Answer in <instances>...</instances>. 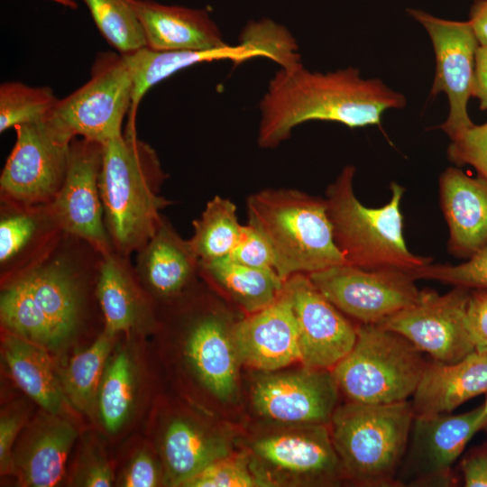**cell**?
Masks as SVG:
<instances>
[{
	"mask_svg": "<svg viewBox=\"0 0 487 487\" xmlns=\"http://www.w3.org/2000/svg\"><path fill=\"white\" fill-rule=\"evenodd\" d=\"M405 106L403 94L381 79L363 78L356 68L327 73L312 72L302 63L280 68L260 102L257 142L262 148H275L309 121L349 128L380 125L387 110Z\"/></svg>",
	"mask_w": 487,
	"mask_h": 487,
	"instance_id": "obj_1",
	"label": "cell"
},
{
	"mask_svg": "<svg viewBox=\"0 0 487 487\" xmlns=\"http://www.w3.org/2000/svg\"><path fill=\"white\" fill-rule=\"evenodd\" d=\"M165 174L156 152L125 130L103 144L99 191L114 251L127 256L154 234L170 202L159 195Z\"/></svg>",
	"mask_w": 487,
	"mask_h": 487,
	"instance_id": "obj_2",
	"label": "cell"
},
{
	"mask_svg": "<svg viewBox=\"0 0 487 487\" xmlns=\"http://www.w3.org/2000/svg\"><path fill=\"white\" fill-rule=\"evenodd\" d=\"M248 224L267 241L274 270L286 280L346 263L333 234L325 198L289 188H268L246 201Z\"/></svg>",
	"mask_w": 487,
	"mask_h": 487,
	"instance_id": "obj_3",
	"label": "cell"
},
{
	"mask_svg": "<svg viewBox=\"0 0 487 487\" xmlns=\"http://www.w3.org/2000/svg\"><path fill=\"white\" fill-rule=\"evenodd\" d=\"M354 173L355 168L346 165L327 187L325 198L334 239L346 263L409 273L432 262V258L414 254L406 245L400 212L404 188L392 182L390 200L380 207H368L355 196Z\"/></svg>",
	"mask_w": 487,
	"mask_h": 487,
	"instance_id": "obj_4",
	"label": "cell"
},
{
	"mask_svg": "<svg viewBox=\"0 0 487 487\" xmlns=\"http://www.w3.org/2000/svg\"><path fill=\"white\" fill-rule=\"evenodd\" d=\"M414 412L408 400L389 404L351 402L339 406L329 423L344 474L367 487L398 485Z\"/></svg>",
	"mask_w": 487,
	"mask_h": 487,
	"instance_id": "obj_5",
	"label": "cell"
},
{
	"mask_svg": "<svg viewBox=\"0 0 487 487\" xmlns=\"http://www.w3.org/2000/svg\"><path fill=\"white\" fill-rule=\"evenodd\" d=\"M421 353L394 331L359 324L354 347L332 372L351 402H400L413 395L427 364Z\"/></svg>",
	"mask_w": 487,
	"mask_h": 487,
	"instance_id": "obj_6",
	"label": "cell"
},
{
	"mask_svg": "<svg viewBox=\"0 0 487 487\" xmlns=\"http://www.w3.org/2000/svg\"><path fill=\"white\" fill-rule=\"evenodd\" d=\"M123 56L133 82L126 127L131 131H136V113L145 93L181 69L201 62L230 60L241 63L256 57H266L278 63L280 68H290L301 62L298 44L291 33L270 19L249 23L243 31L239 43L234 46L174 51H157L144 47Z\"/></svg>",
	"mask_w": 487,
	"mask_h": 487,
	"instance_id": "obj_7",
	"label": "cell"
},
{
	"mask_svg": "<svg viewBox=\"0 0 487 487\" xmlns=\"http://www.w3.org/2000/svg\"><path fill=\"white\" fill-rule=\"evenodd\" d=\"M14 128L16 141L0 177L2 201L25 207L49 204L63 184L75 137L49 116Z\"/></svg>",
	"mask_w": 487,
	"mask_h": 487,
	"instance_id": "obj_8",
	"label": "cell"
},
{
	"mask_svg": "<svg viewBox=\"0 0 487 487\" xmlns=\"http://www.w3.org/2000/svg\"><path fill=\"white\" fill-rule=\"evenodd\" d=\"M133 89V78L124 57L109 51L99 53L89 80L60 99L49 117L74 137L80 135L104 144L122 134Z\"/></svg>",
	"mask_w": 487,
	"mask_h": 487,
	"instance_id": "obj_9",
	"label": "cell"
},
{
	"mask_svg": "<svg viewBox=\"0 0 487 487\" xmlns=\"http://www.w3.org/2000/svg\"><path fill=\"white\" fill-rule=\"evenodd\" d=\"M317 289L340 311L359 324H380L420 301L418 289L407 271L366 270L343 263L308 274Z\"/></svg>",
	"mask_w": 487,
	"mask_h": 487,
	"instance_id": "obj_10",
	"label": "cell"
},
{
	"mask_svg": "<svg viewBox=\"0 0 487 487\" xmlns=\"http://www.w3.org/2000/svg\"><path fill=\"white\" fill-rule=\"evenodd\" d=\"M57 244L5 283L25 300L60 347L74 334L80 321L83 279L76 261L56 252Z\"/></svg>",
	"mask_w": 487,
	"mask_h": 487,
	"instance_id": "obj_11",
	"label": "cell"
},
{
	"mask_svg": "<svg viewBox=\"0 0 487 487\" xmlns=\"http://www.w3.org/2000/svg\"><path fill=\"white\" fill-rule=\"evenodd\" d=\"M102 159L103 143L75 137L63 184L49 203L60 230L83 240L101 256L114 251L99 191Z\"/></svg>",
	"mask_w": 487,
	"mask_h": 487,
	"instance_id": "obj_12",
	"label": "cell"
},
{
	"mask_svg": "<svg viewBox=\"0 0 487 487\" xmlns=\"http://www.w3.org/2000/svg\"><path fill=\"white\" fill-rule=\"evenodd\" d=\"M408 13L425 28L431 40L436 75L430 95L445 93L448 98L449 113L439 128L451 138L473 124L467 106L473 96L479 42L468 21L445 20L417 9H409Z\"/></svg>",
	"mask_w": 487,
	"mask_h": 487,
	"instance_id": "obj_13",
	"label": "cell"
},
{
	"mask_svg": "<svg viewBox=\"0 0 487 487\" xmlns=\"http://www.w3.org/2000/svg\"><path fill=\"white\" fill-rule=\"evenodd\" d=\"M469 294L461 287L444 295L427 289L420 301L376 325L401 335L434 361L453 363L475 351L465 323Z\"/></svg>",
	"mask_w": 487,
	"mask_h": 487,
	"instance_id": "obj_14",
	"label": "cell"
},
{
	"mask_svg": "<svg viewBox=\"0 0 487 487\" xmlns=\"http://www.w3.org/2000/svg\"><path fill=\"white\" fill-rule=\"evenodd\" d=\"M283 289L295 315L304 367L332 370L354 345L357 326L312 283L308 274L288 278Z\"/></svg>",
	"mask_w": 487,
	"mask_h": 487,
	"instance_id": "obj_15",
	"label": "cell"
},
{
	"mask_svg": "<svg viewBox=\"0 0 487 487\" xmlns=\"http://www.w3.org/2000/svg\"><path fill=\"white\" fill-rule=\"evenodd\" d=\"M339 388L332 370L307 368L258 380L252 393L256 411L286 425H329Z\"/></svg>",
	"mask_w": 487,
	"mask_h": 487,
	"instance_id": "obj_16",
	"label": "cell"
},
{
	"mask_svg": "<svg viewBox=\"0 0 487 487\" xmlns=\"http://www.w3.org/2000/svg\"><path fill=\"white\" fill-rule=\"evenodd\" d=\"M487 426L484 405L459 415L415 417L408 465L409 485L453 482L452 465L482 427Z\"/></svg>",
	"mask_w": 487,
	"mask_h": 487,
	"instance_id": "obj_17",
	"label": "cell"
},
{
	"mask_svg": "<svg viewBox=\"0 0 487 487\" xmlns=\"http://www.w3.org/2000/svg\"><path fill=\"white\" fill-rule=\"evenodd\" d=\"M328 425H295L258 438L255 455L300 483L331 485L345 476Z\"/></svg>",
	"mask_w": 487,
	"mask_h": 487,
	"instance_id": "obj_18",
	"label": "cell"
},
{
	"mask_svg": "<svg viewBox=\"0 0 487 487\" xmlns=\"http://www.w3.org/2000/svg\"><path fill=\"white\" fill-rule=\"evenodd\" d=\"M231 334L239 361L248 366L274 372L300 361L297 322L283 288L272 304L234 322Z\"/></svg>",
	"mask_w": 487,
	"mask_h": 487,
	"instance_id": "obj_19",
	"label": "cell"
},
{
	"mask_svg": "<svg viewBox=\"0 0 487 487\" xmlns=\"http://www.w3.org/2000/svg\"><path fill=\"white\" fill-rule=\"evenodd\" d=\"M439 200L450 253L469 258L487 245V180L449 167L439 177Z\"/></svg>",
	"mask_w": 487,
	"mask_h": 487,
	"instance_id": "obj_20",
	"label": "cell"
},
{
	"mask_svg": "<svg viewBox=\"0 0 487 487\" xmlns=\"http://www.w3.org/2000/svg\"><path fill=\"white\" fill-rule=\"evenodd\" d=\"M232 322L223 312L208 311L190 322L186 355L201 383L215 396L227 400L236 391L239 361L232 338Z\"/></svg>",
	"mask_w": 487,
	"mask_h": 487,
	"instance_id": "obj_21",
	"label": "cell"
},
{
	"mask_svg": "<svg viewBox=\"0 0 487 487\" xmlns=\"http://www.w3.org/2000/svg\"><path fill=\"white\" fill-rule=\"evenodd\" d=\"M133 5L150 50L207 51L229 45L205 10L152 0H133Z\"/></svg>",
	"mask_w": 487,
	"mask_h": 487,
	"instance_id": "obj_22",
	"label": "cell"
},
{
	"mask_svg": "<svg viewBox=\"0 0 487 487\" xmlns=\"http://www.w3.org/2000/svg\"><path fill=\"white\" fill-rule=\"evenodd\" d=\"M77 436L76 428L60 416L46 412L38 418L13 452L14 473L22 485L51 487L59 483Z\"/></svg>",
	"mask_w": 487,
	"mask_h": 487,
	"instance_id": "obj_23",
	"label": "cell"
},
{
	"mask_svg": "<svg viewBox=\"0 0 487 487\" xmlns=\"http://www.w3.org/2000/svg\"><path fill=\"white\" fill-rule=\"evenodd\" d=\"M482 393H487V352L473 351L453 363H427L411 406L415 417L436 416Z\"/></svg>",
	"mask_w": 487,
	"mask_h": 487,
	"instance_id": "obj_24",
	"label": "cell"
},
{
	"mask_svg": "<svg viewBox=\"0 0 487 487\" xmlns=\"http://www.w3.org/2000/svg\"><path fill=\"white\" fill-rule=\"evenodd\" d=\"M134 271L152 295L170 299L180 294L199 272V260L189 240H184L162 218L154 234L138 251Z\"/></svg>",
	"mask_w": 487,
	"mask_h": 487,
	"instance_id": "obj_25",
	"label": "cell"
},
{
	"mask_svg": "<svg viewBox=\"0 0 487 487\" xmlns=\"http://www.w3.org/2000/svg\"><path fill=\"white\" fill-rule=\"evenodd\" d=\"M5 204L0 219L1 271L12 269L19 272L49 252L57 244L59 233L63 232L49 204Z\"/></svg>",
	"mask_w": 487,
	"mask_h": 487,
	"instance_id": "obj_26",
	"label": "cell"
},
{
	"mask_svg": "<svg viewBox=\"0 0 487 487\" xmlns=\"http://www.w3.org/2000/svg\"><path fill=\"white\" fill-rule=\"evenodd\" d=\"M166 482L183 484L210 464L230 455L228 442L185 418H175L161 438Z\"/></svg>",
	"mask_w": 487,
	"mask_h": 487,
	"instance_id": "obj_27",
	"label": "cell"
},
{
	"mask_svg": "<svg viewBox=\"0 0 487 487\" xmlns=\"http://www.w3.org/2000/svg\"><path fill=\"white\" fill-rule=\"evenodd\" d=\"M101 257L96 297L105 317L104 332L115 336L142 322L148 309L127 256L111 251Z\"/></svg>",
	"mask_w": 487,
	"mask_h": 487,
	"instance_id": "obj_28",
	"label": "cell"
},
{
	"mask_svg": "<svg viewBox=\"0 0 487 487\" xmlns=\"http://www.w3.org/2000/svg\"><path fill=\"white\" fill-rule=\"evenodd\" d=\"M2 352L19 388L45 412L60 416L68 400L47 349L5 331Z\"/></svg>",
	"mask_w": 487,
	"mask_h": 487,
	"instance_id": "obj_29",
	"label": "cell"
},
{
	"mask_svg": "<svg viewBox=\"0 0 487 487\" xmlns=\"http://www.w3.org/2000/svg\"><path fill=\"white\" fill-rule=\"evenodd\" d=\"M199 273L247 315L272 304L285 281L272 268L249 267L228 257L199 262Z\"/></svg>",
	"mask_w": 487,
	"mask_h": 487,
	"instance_id": "obj_30",
	"label": "cell"
},
{
	"mask_svg": "<svg viewBox=\"0 0 487 487\" xmlns=\"http://www.w3.org/2000/svg\"><path fill=\"white\" fill-rule=\"evenodd\" d=\"M113 338L103 332L88 348L70 359L60 376L68 402L88 417L97 410L98 391Z\"/></svg>",
	"mask_w": 487,
	"mask_h": 487,
	"instance_id": "obj_31",
	"label": "cell"
},
{
	"mask_svg": "<svg viewBox=\"0 0 487 487\" xmlns=\"http://www.w3.org/2000/svg\"><path fill=\"white\" fill-rule=\"evenodd\" d=\"M192 225L194 231L189 243L199 262L227 257L236 245L243 227L235 205L220 196L207 203L200 217Z\"/></svg>",
	"mask_w": 487,
	"mask_h": 487,
	"instance_id": "obj_32",
	"label": "cell"
},
{
	"mask_svg": "<svg viewBox=\"0 0 487 487\" xmlns=\"http://www.w3.org/2000/svg\"><path fill=\"white\" fill-rule=\"evenodd\" d=\"M133 361L125 351L117 352L106 366L97 396V411L110 433L122 428L130 417L135 397Z\"/></svg>",
	"mask_w": 487,
	"mask_h": 487,
	"instance_id": "obj_33",
	"label": "cell"
},
{
	"mask_svg": "<svg viewBox=\"0 0 487 487\" xmlns=\"http://www.w3.org/2000/svg\"><path fill=\"white\" fill-rule=\"evenodd\" d=\"M103 35L118 53L127 55L146 47L133 0H82Z\"/></svg>",
	"mask_w": 487,
	"mask_h": 487,
	"instance_id": "obj_34",
	"label": "cell"
},
{
	"mask_svg": "<svg viewBox=\"0 0 487 487\" xmlns=\"http://www.w3.org/2000/svg\"><path fill=\"white\" fill-rule=\"evenodd\" d=\"M60 99L49 87L10 81L0 86V132L45 120Z\"/></svg>",
	"mask_w": 487,
	"mask_h": 487,
	"instance_id": "obj_35",
	"label": "cell"
},
{
	"mask_svg": "<svg viewBox=\"0 0 487 487\" xmlns=\"http://www.w3.org/2000/svg\"><path fill=\"white\" fill-rule=\"evenodd\" d=\"M409 274L415 280H431L468 289H487V245L460 264L430 262Z\"/></svg>",
	"mask_w": 487,
	"mask_h": 487,
	"instance_id": "obj_36",
	"label": "cell"
},
{
	"mask_svg": "<svg viewBox=\"0 0 487 487\" xmlns=\"http://www.w3.org/2000/svg\"><path fill=\"white\" fill-rule=\"evenodd\" d=\"M256 477L243 455L223 457L188 480L185 487H253L266 485Z\"/></svg>",
	"mask_w": 487,
	"mask_h": 487,
	"instance_id": "obj_37",
	"label": "cell"
},
{
	"mask_svg": "<svg viewBox=\"0 0 487 487\" xmlns=\"http://www.w3.org/2000/svg\"><path fill=\"white\" fill-rule=\"evenodd\" d=\"M446 153L455 165H470L487 180V122L473 124L450 138Z\"/></svg>",
	"mask_w": 487,
	"mask_h": 487,
	"instance_id": "obj_38",
	"label": "cell"
},
{
	"mask_svg": "<svg viewBox=\"0 0 487 487\" xmlns=\"http://www.w3.org/2000/svg\"><path fill=\"white\" fill-rule=\"evenodd\" d=\"M227 257L245 266L274 269L273 255L267 241L248 223L243 225L240 238Z\"/></svg>",
	"mask_w": 487,
	"mask_h": 487,
	"instance_id": "obj_39",
	"label": "cell"
},
{
	"mask_svg": "<svg viewBox=\"0 0 487 487\" xmlns=\"http://www.w3.org/2000/svg\"><path fill=\"white\" fill-rule=\"evenodd\" d=\"M465 323L475 351L487 352V289L470 290Z\"/></svg>",
	"mask_w": 487,
	"mask_h": 487,
	"instance_id": "obj_40",
	"label": "cell"
},
{
	"mask_svg": "<svg viewBox=\"0 0 487 487\" xmlns=\"http://www.w3.org/2000/svg\"><path fill=\"white\" fill-rule=\"evenodd\" d=\"M75 484L86 487H107L114 482L112 468L106 458L94 448L82 454Z\"/></svg>",
	"mask_w": 487,
	"mask_h": 487,
	"instance_id": "obj_41",
	"label": "cell"
},
{
	"mask_svg": "<svg viewBox=\"0 0 487 487\" xmlns=\"http://www.w3.org/2000/svg\"><path fill=\"white\" fill-rule=\"evenodd\" d=\"M161 470L153 456L140 450L129 461L121 477L120 485L125 487H152L159 485Z\"/></svg>",
	"mask_w": 487,
	"mask_h": 487,
	"instance_id": "obj_42",
	"label": "cell"
},
{
	"mask_svg": "<svg viewBox=\"0 0 487 487\" xmlns=\"http://www.w3.org/2000/svg\"><path fill=\"white\" fill-rule=\"evenodd\" d=\"M25 420L20 409L5 411L0 419V470L1 474L14 473L13 448Z\"/></svg>",
	"mask_w": 487,
	"mask_h": 487,
	"instance_id": "obj_43",
	"label": "cell"
},
{
	"mask_svg": "<svg viewBox=\"0 0 487 487\" xmlns=\"http://www.w3.org/2000/svg\"><path fill=\"white\" fill-rule=\"evenodd\" d=\"M464 486L487 487V449H478L462 461Z\"/></svg>",
	"mask_w": 487,
	"mask_h": 487,
	"instance_id": "obj_44",
	"label": "cell"
},
{
	"mask_svg": "<svg viewBox=\"0 0 487 487\" xmlns=\"http://www.w3.org/2000/svg\"><path fill=\"white\" fill-rule=\"evenodd\" d=\"M473 96L479 100L482 110H487V46L479 45L476 51Z\"/></svg>",
	"mask_w": 487,
	"mask_h": 487,
	"instance_id": "obj_45",
	"label": "cell"
},
{
	"mask_svg": "<svg viewBox=\"0 0 487 487\" xmlns=\"http://www.w3.org/2000/svg\"><path fill=\"white\" fill-rule=\"evenodd\" d=\"M468 22L479 45L487 46V0H475Z\"/></svg>",
	"mask_w": 487,
	"mask_h": 487,
	"instance_id": "obj_46",
	"label": "cell"
},
{
	"mask_svg": "<svg viewBox=\"0 0 487 487\" xmlns=\"http://www.w3.org/2000/svg\"><path fill=\"white\" fill-rule=\"evenodd\" d=\"M52 2H55L59 5H61L62 6L70 8V9H77L78 5L74 0H51Z\"/></svg>",
	"mask_w": 487,
	"mask_h": 487,
	"instance_id": "obj_47",
	"label": "cell"
},
{
	"mask_svg": "<svg viewBox=\"0 0 487 487\" xmlns=\"http://www.w3.org/2000/svg\"><path fill=\"white\" fill-rule=\"evenodd\" d=\"M483 405H484L485 414H486V416H487V398H486V400H485V402L483 403Z\"/></svg>",
	"mask_w": 487,
	"mask_h": 487,
	"instance_id": "obj_48",
	"label": "cell"
}]
</instances>
